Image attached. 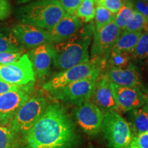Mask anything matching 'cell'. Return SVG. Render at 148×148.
I'll return each mask as SVG.
<instances>
[{"instance_id":"obj_1","label":"cell","mask_w":148,"mask_h":148,"mask_svg":"<svg viewBox=\"0 0 148 148\" xmlns=\"http://www.w3.org/2000/svg\"><path fill=\"white\" fill-rule=\"evenodd\" d=\"M24 136L29 148H70L76 138L71 119L58 103L47 106L40 119Z\"/></svg>"},{"instance_id":"obj_2","label":"cell","mask_w":148,"mask_h":148,"mask_svg":"<svg viewBox=\"0 0 148 148\" xmlns=\"http://www.w3.org/2000/svg\"><path fill=\"white\" fill-rule=\"evenodd\" d=\"M95 29V25L92 23L86 25L66 40L52 44V60L56 67L64 71L88 62V48Z\"/></svg>"},{"instance_id":"obj_3","label":"cell","mask_w":148,"mask_h":148,"mask_svg":"<svg viewBox=\"0 0 148 148\" xmlns=\"http://www.w3.org/2000/svg\"><path fill=\"white\" fill-rule=\"evenodd\" d=\"M16 14L21 23L49 30L65 12L58 0H38L19 7Z\"/></svg>"},{"instance_id":"obj_4","label":"cell","mask_w":148,"mask_h":148,"mask_svg":"<svg viewBox=\"0 0 148 148\" xmlns=\"http://www.w3.org/2000/svg\"><path fill=\"white\" fill-rule=\"evenodd\" d=\"M106 64L105 61L91 58L88 62L79 64L56 74L44 84L42 88L52 94L72 82L86 78L96 71H102L106 67Z\"/></svg>"},{"instance_id":"obj_5","label":"cell","mask_w":148,"mask_h":148,"mask_svg":"<svg viewBox=\"0 0 148 148\" xmlns=\"http://www.w3.org/2000/svg\"><path fill=\"white\" fill-rule=\"evenodd\" d=\"M101 130L110 148H128L132 131L128 122L117 111L103 113Z\"/></svg>"},{"instance_id":"obj_6","label":"cell","mask_w":148,"mask_h":148,"mask_svg":"<svg viewBox=\"0 0 148 148\" xmlns=\"http://www.w3.org/2000/svg\"><path fill=\"white\" fill-rule=\"evenodd\" d=\"M46 108L45 97L37 95L29 98L10 121V130L14 134H25L40 119Z\"/></svg>"},{"instance_id":"obj_7","label":"cell","mask_w":148,"mask_h":148,"mask_svg":"<svg viewBox=\"0 0 148 148\" xmlns=\"http://www.w3.org/2000/svg\"><path fill=\"white\" fill-rule=\"evenodd\" d=\"M98 71L89 76L66 85L61 89L52 93L57 99L65 102L79 105L90 99L99 73Z\"/></svg>"},{"instance_id":"obj_8","label":"cell","mask_w":148,"mask_h":148,"mask_svg":"<svg viewBox=\"0 0 148 148\" xmlns=\"http://www.w3.org/2000/svg\"><path fill=\"white\" fill-rule=\"evenodd\" d=\"M0 79L18 86L34 84L35 73L27 53L15 62L0 65Z\"/></svg>"},{"instance_id":"obj_9","label":"cell","mask_w":148,"mask_h":148,"mask_svg":"<svg viewBox=\"0 0 148 148\" xmlns=\"http://www.w3.org/2000/svg\"><path fill=\"white\" fill-rule=\"evenodd\" d=\"M121 32V31L116 26L114 21L101 29H95L90 50L91 58L99 59L106 62Z\"/></svg>"},{"instance_id":"obj_10","label":"cell","mask_w":148,"mask_h":148,"mask_svg":"<svg viewBox=\"0 0 148 148\" xmlns=\"http://www.w3.org/2000/svg\"><path fill=\"white\" fill-rule=\"evenodd\" d=\"M75 116L79 126L88 135L95 136L101 130L103 113L89 100L77 105Z\"/></svg>"},{"instance_id":"obj_11","label":"cell","mask_w":148,"mask_h":148,"mask_svg":"<svg viewBox=\"0 0 148 148\" xmlns=\"http://www.w3.org/2000/svg\"><path fill=\"white\" fill-rule=\"evenodd\" d=\"M110 86L118 111L127 112L145 104L147 97L140 88L121 86L112 82Z\"/></svg>"},{"instance_id":"obj_12","label":"cell","mask_w":148,"mask_h":148,"mask_svg":"<svg viewBox=\"0 0 148 148\" xmlns=\"http://www.w3.org/2000/svg\"><path fill=\"white\" fill-rule=\"evenodd\" d=\"M29 90L20 89L0 95V122L6 124L12 121L16 112L29 99Z\"/></svg>"},{"instance_id":"obj_13","label":"cell","mask_w":148,"mask_h":148,"mask_svg":"<svg viewBox=\"0 0 148 148\" xmlns=\"http://www.w3.org/2000/svg\"><path fill=\"white\" fill-rule=\"evenodd\" d=\"M12 32L22 46L27 48L38 47L46 42H49L48 30L27 24H16Z\"/></svg>"},{"instance_id":"obj_14","label":"cell","mask_w":148,"mask_h":148,"mask_svg":"<svg viewBox=\"0 0 148 148\" xmlns=\"http://www.w3.org/2000/svg\"><path fill=\"white\" fill-rule=\"evenodd\" d=\"M90 99L92 103L100 109L103 113L111 110L118 112L110 82L105 73L103 74L101 72L99 73Z\"/></svg>"},{"instance_id":"obj_15","label":"cell","mask_w":148,"mask_h":148,"mask_svg":"<svg viewBox=\"0 0 148 148\" xmlns=\"http://www.w3.org/2000/svg\"><path fill=\"white\" fill-rule=\"evenodd\" d=\"M105 74L110 82L127 87L141 88V79L138 68L130 62L125 68L106 65Z\"/></svg>"},{"instance_id":"obj_16","label":"cell","mask_w":148,"mask_h":148,"mask_svg":"<svg viewBox=\"0 0 148 148\" xmlns=\"http://www.w3.org/2000/svg\"><path fill=\"white\" fill-rule=\"evenodd\" d=\"M82 27V22L75 15L66 14L52 27L48 30L49 42L52 44L62 42L73 36Z\"/></svg>"},{"instance_id":"obj_17","label":"cell","mask_w":148,"mask_h":148,"mask_svg":"<svg viewBox=\"0 0 148 148\" xmlns=\"http://www.w3.org/2000/svg\"><path fill=\"white\" fill-rule=\"evenodd\" d=\"M35 75L43 78L48 74L52 60V43L46 42L31 49L27 53Z\"/></svg>"},{"instance_id":"obj_18","label":"cell","mask_w":148,"mask_h":148,"mask_svg":"<svg viewBox=\"0 0 148 148\" xmlns=\"http://www.w3.org/2000/svg\"><path fill=\"white\" fill-rule=\"evenodd\" d=\"M148 60V32L143 31L134 49L130 54V63L140 69Z\"/></svg>"},{"instance_id":"obj_19","label":"cell","mask_w":148,"mask_h":148,"mask_svg":"<svg viewBox=\"0 0 148 148\" xmlns=\"http://www.w3.org/2000/svg\"><path fill=\"white\" fill-rule=\"evenodd\" d=\"M129 125L134 135L148 132V113L143 108L129 111Z\"/></svg>"},{"instance_id":"obj_20","label":"cell","mask_w":148,"mask_h":148,"mask_svg":"<svg viewBox=\"0 0 148 148\" xmlns=\"http://www.w3.org/2000/svg\"><path fill=\"white\" fill-rule=\"evenodd\" d=\"M141 33L142 32L122 31L113 48L131 54L137 44Z\"/></svg>"},{"instance_id":"obj_21","label":"cell","mask_w":148,"mask_h":148,"mask_svg":"<svg viewBox=\"0 0 148 148\" xmlns=\"http://www.w3.org/2000/svg\"><path fill=\"white\" fill-rule=\"evenodd\" d=\"M20 51H23V47L12 30L0 32V52H16Z\"/></svg>"},{"instance_id":"obj_22","label":"cell","mask_w":148,"mask_h":148,"mask_svg":"<svg viewBox=\"0 0 148 148\" xmlns=\"http://www.w3.org/2000/svg\"><path fill=\"white\" fill-rule=\"evenodd\" d=\"M133 12L134 8L132 0H123V5H122L119 12L115 14L114 21L116 26L119 27L121 32L125 30L127 22L130 19Z\"/></svg>"},{"instance_id":"obj_23","label":"cell","mask_w":148,"mask_h":148,"mask_svg":"<svg viewBox=\"0 0 148 148\" xmlns=\"http://www.w3.org/2000/svg\"><path fill=\"white\" fill-rule=\"evenodd\" d=\"M130 62V53L112 48L106 65L116 68H125Z\"/></svg>"},{"instance_id":"obj_24","label":"cell","mask_w":148,"mask_h":148,"mask_svg":"<svg viewBox=\"0 0 148 148\" xmlns=\"http://www.w3.org/2000/svg\"><path fill=\"white\" fill-rule=\"evenodd\" d=\"M95 8L94 0H82L75 12V16L81 21L87 23L95 18Z\"/></svg>"},{"instance_id":"obj_25","label":"cell","mask_w":148,"mask_h":148,"mask_svg":"<svg viewBox=\"0 0 148 148\" xmlns=\"http://www.w3.org/2000/svg\"><path fill=\"white\" fill-rule=\"evenodd\" d=\"M148 21L145 16L134 10L130 19L127 22L125 30L129 32H143L147 31Z\"/></svg>"},{"instance_id":"obj_26","label":"cell","mask_w":148,"mask_h":148,"mask_svg":"<svg viewBox=\"0 0 148 148\" xmlns=\"http://www.w3.org/2000/svg\"><path fill=\"white\" fill-rule=\"evenodd\" d=\"M115 14L100 5H97L95 8V29H99L105 25L114 21Z\"/></svg>"},{"instance_id":"obj_27","label":"cell","mask_w":148,"mask_h":148,"mask_svg":"<svg viewBox=\"0 0 148 148\" xmlns=\"http://www.w3.org/2000/svg\"><path fill=\"white\" fill-rule=\"evenodd\" d=\"M14 135L10 128L0 126V148H14Z\"/></svg>"},{"instance_id":"obj_28","label":"cell","mask_w":148,"mask_h":148,"mask_svg":"<svg viewBox=\"0 0 148 148\" xmlns=\"http://www.w3.org/2000/svg\"><path fill=\"white\" fill-rule=\"evenodd\" d=\"M97 3L116 14L123 5V0H97Z\"/></svg>"},{"instance_id":"obj_29","label":"cell","mask_w":148,"mask_h":148,"mask_svg":"<svg viewBox=\"0 0 148 148\" xmlns=\"http://www.w3.org/2000/svg\"><path fill=\"white\" fill-rule=\"evenodd\" d=\"M128 148H148V132L134 135Z\"/></svg>"},{"instance_id":"obj_30","label":"cell","mask_w":148,"mask_h":148,"mask_svg":"<svg viewBox=\"0 0 148 148\" xmlns=\"http://www.w3.org/2000/svg\"><path fill=\"white\" fill-rule=\"evenodd\" d=\"M23 51L16 52H0V65H5L15 62L23 56Z\"/></svg>"},{"instance_id":"obj_31","label":"cell","mask_w":148,"mask_h":148,"mask_svg":"<svg viewBox=\"0 0 148 148\" xmlns=\"http://www.w3.org/2000/svg\"><path fill=\"white\" fill-rule=\"evenodd\" d=\"M65 13L75 15L77 9L82 3V0H58Z\"/></svg>"},{"instance_id":"obj_32","label":"cell","mask_w":148,"mask_h":148,"mask_svg":"<svg viewBox=\"0 0 148 148\" xmlns=\"http://www.w3.org/2000/svg\"><path fill=\"white\" fill-rule=\"evenodd\" d=\"M34 84L26 85V86H18V85L10 84L0 79V95L5 93L7 92L14 91L20 89H26L30 91L32 89Z\"/></svg>"},{"instance_id":"obj_33","label":"cell","mask_w":148,"mask_h":148,"mask_svg":"<svg viewBox=\"0 0 148 148\" xmlns=\"http://www.w3.org/2000/svg\"><path fill=\"white\" fill-rule=\"evenodd\" d=\"M12 6L8 0H0V21L6 19L10 16Z\"/></svg>"},{"instance_id":"obj_34","label":"cell","mask_w":148,"mask_h":148,"mask_svg":"<svg viewBox=\"0 0 148 148\" xmlns=\"http://www.w3.org/2000/svg\"><path fill=\"white\" fill-rule=\"evenodd\" d=\"M134 10L145 16L148 21V3L142 0H132Z\"/></svg>"},{"instance_id":"obj_35","label":"cell","mask_w":148,"mask_h":148,"mask_svg":"<svg viewBox=\"0 0 148 148\" xmlns=\"http://www.w3.org/2000/svg\"><path fill=\"white\" fill-rule=\"evenodd\" d=\"M138 71L140 72L141 79V88L148 92V60Z\"/></svg>"},{"instance_id":"obj_36","label":"cell","mask_w":148,"mask_h":148,"mask_svg":"<svg viewBox=\"0 0 148 148\" xmlns=\"http://www.w3.org/2000/svg\"><path fill=\"white\" fill-rule=\"evenodd\" d=\"M16 2L21 3H27V2H31V1H38V0H15Z\"/></svg>"},{"instance_id":"obj_37","label":"cell","mask_w":148,"mask_h":148,"mask_svg":"<svg viewBox=\"0 0 148 148\" xmlns=\"http://www.w3.org/2000/svg\"><path fill=\"white\" fill-rule=\"evenodd\" d=\"M143 108L144 109H145V110L148 113V97H147V101H146L145 104L144 105Z\"/></svg>"},{"instance_id":"obj_38","label":"cell","mask_w":148,"mask_h":148,"mask_svg":"<svg viewBox=\"0 0 148 148\" xmlns=\"http://www.w3.org/2000/svg\"><path fill=\"white\" fill-rule=\"evenodd\" d=\"M142 1H145V2H146V3H148V0H142Z\"/></svg>"},{"instance_id":"obj_39","label":"cell","mask_w":148,"mask_h":148,"mask_svg":"<svg viewBox=\"0 0 148 148\" xmlns=\"http://www.w3.org/2000/svg\"><path fill=\"white\" fill-rule=\"evenodd\" d=\"M14 148H15V147H14ZM21 148H29V147H21Z\"/></svg>"},{"instance_id":"obj_40","label":"cell","mask_w":148,"mask_h":148,"mask_svg":"<svg viewBox=\"0 0 148 148\" xmlns=\"http://www.w3.org/2000/svg\"><path fill=\"white\" fill-rule=\"evenodd\" d=\"M94 1H97V0H94Z\"/></svg>"},{"instance_id":"obj_41","label":"cell","mask_w":148,"mask_h":148,"mask_svg":"<svg viewBox=\"0 0 148 148\" xmlns=\"http://www.w3.org/2000/svg\"><path fill=\"white\" fill-rule=\"evenodd\" d=\"M147 32H148V27H147Z\"/></svg>"},{"instance_id":"obj_42","label":"cell","mask_w":148,"mask_h":148,"mask_svg":"<svg viewBox=\"0 0 148 148\" xmlns=\"http://www.w3.org/2000/svg\"><path fill=\"white\" fill-rule=\"evenodd\" d=\"M0 124H1V122H0Z\"/></svg>"}]
</instances>
